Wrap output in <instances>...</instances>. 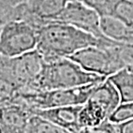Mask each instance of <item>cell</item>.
Returning a JSON list of instances; mask_svg holds the SVG:
<instances>
[{"label":"cell","mask_w":133,"mask_h":133,"mask_svg":"<svg viewBox=\"0 0 133 133\" xmlns=\"http://www.w3.org/2000/svg\"><path fill=\"white\" fill-rule=\"evenodd\" d=\"M113 17L133 29V0H107L101 17Z\"/></svg>","instance_id":"obj_12"},{"label":"cell","mask_w":133,"mask_h":133,"mask_svg":"<svg viewBox=\"0 0 133 133\" xmlns=\"http://www.w3.org/2000/svg\"><path fill=\"white\" fill-rule=\"evenodd\" d=\"M79 133H83V131H81V132H79Z\"/></svg>","instance_id":"obj_18"},{"label":"cell","mask_w":133,"mask_h":133,"mask_svg":"<svg viewBox=\"0 0 133 133\" xmlns=\"http://www.w3.org/2000/svg\"><path fill=\"white\" fill-rule=\"evenodd\" d=\"M108 78L118 89L121 103L133 101V66H124Z\"/></svg>","instance_id":"obj_13"},{"label":"cell","mask_w":133,"mask_h":133,"mask_svg":"<svg viewBox=\"0 0 133 133\" xmlns=\"http://www.w3.org/2000/svg\"><path fill=\"white\" fill-rule=\"evenodd\" d=\"M133 119V101L121 103L111 114L109 120L114 124H121Z\"/></svg>","instance_id":"obj_15"},{"label":"cell","mask_w":133,"mask_h":133,"mask_svg":"<svg viewBox=\"0 0 133 133\" xmlns=\"http://www.w3.org/2000/svg\"><path fill=\"white\" fill-rule=\"evenodd\" d=\"M83 133H120L118 124H114L110 120H106L104 123L92 128L82 130Z\"/></svg>","instance_id":"obj_16"},{"label":"cell","mask_w":133,"mask_h":133,"mask_svg":"<svg viewBox=\"0 0 133 133\" xmlns=\"http://www.w3.org/2000/svg\"><path fill=\"white\" fill-rule=\"evenodd\" d=\"M106 78L108 77H103L86 71L68 57L44 60L36 83L32 88L28 90L74 88L102 81Z\"/></svg>","instance_id":"obj_3"},{"label":"cell","mask_w":133,"mask_h":133,"mask_svg":"<svg viewBox=\"0 0 133 133\" xmlns=\"http://www.w3.org/2000/svg\"><path fill=\"white\" fill-rule=\"evenodd\" d=\"M44 63L37 49L14 57L0 55V103L32 88Z\"/></svg>","instance_id":"obj_2"},{"label":"cell","mask_w":133,"mask_h":133,"mask_svg":"<svg viewBox=\"0 0 133 133\" xmlns=\"http://www.w3.org/2000/svg\"><path fill=\"white\" fill-rule=\"evenodd\" d=\"M119 44L111 47L90 46L68 58L87 72L103 77H110L125 66L119 55Z\"/></svg>","instance_id":"obj_6"},{"label":"cell","mask_w":133,"mask_h":133,"mask_svg":"<svg viewBox=\"0 0 133 133\" xmlns=\"http://www.w3.org/2000/svg\"><path fill=\"white\" fill-rule=\"evenodd\" d=\"M25 133H72L64 128L58 126L41 117L35 115L31 117L26 128Z\"/></svg>","instance_id":"obj_14"},{"label":"cell","mask_w":133,"mask_h":133,"mask_svg":"<svg viewBox=\"0 0 133 133\" xmlns=\"http://www.w3.org/2000/svg\"><path fill=\"white\" fill-rule=\"evenodd\" d=\"M38 29L25 21L15 20L0 25V55L14 57L36 49Z\"/></svg>","instance_id":"obj_5"},{"label":"cell","mask_w":133,"mask_h":133,"mask_svg":"<svg viewBox=\"0 0 133 133\" xmlns=\"http://www.w3.org/2000/svg\"><path fill=\"white\" fill-rule=\"evenodd\" d=\"M100 18L99 13L82 0H71L60 15L57 22L71 24L104 41H111L105 37L101 30Z\"/></svg>","instance_id":"obj_7"},{"label":"cell","mask_w":133,"mask_h":133,"mask_svg":"<svg viewBox=\"0 0 133 133\" xmlns=\"http://www.w3.org/2000/svg\"><path fill=\"white\" fill-rule=\"evenodd\" d=\"M102 81L74 88L25 90L18 92L13 98L21 100L30 109H49L62 106L81 105L87 102L92 92Z\"/></svg>","instance_id":"obj_4"},{"label":"cell","mask_w":133,"mask_h":133,"mask_svg":"<svg viewBox=\"0 0 133 133\" xmlns=\"http://www.w3.org/2000/svg\"><path fill=\"white\" fill-rule=\"evenodd\" d=\"M100 27L108 39L118 43L127 44L133 42V29L113 17H101Z\"/></svg>","instance_id":"obj_11"},{"label":"cell","mask_w":133,"mask_h":133,"mask_svg":"<svg viewBox=\"0 0 133 133\" xmlns=\"http://www.w3.org/2000/svg\"><path fill=\"white\" fill-rule=\"evenodd\" d=\"M81 106L82 105L49 109H31V111L35 115L62 127L66 131L72 133H79L82 131L79 122V114Z\"/></svg>","instance_id":"obj_9"},{"label":"cell","mask_w":133,"mask_h":133,"mask_svg":"<svg viewBox=\"0 0 133 133\" xmlns=\"http://www.w3.org/2000/svg\"><path fill=\"white\" fill-rule=\"evenodd\" d=\"M27 1L28 0H0V13L14 9Z\"/></svg>","instance_id":"obj_17"},{"label":"cell","mask_w":133,"mask_h":133,"mask_svg":"<svg viewBox=\"0 0 133 133\" xmlns=\"http://www.w3.org/2000/svg\"><path fill=\"white\" fill-rule=\"evenodd\" d=\"M119 43L104 41L71 24L53 22L38 30L36 49L44 60L69 57L76 52L90 46H115Z\"/></svg>","instance_id":"obj_1"},{"label":"cell","mask_w":133,"mask_h":133,"mask_svg":"<svg viewBox=\"0 0 133 133\" xmlns=\"http://www.w3.org/2000/svg\"><path fill=\"white\" fill-rule=\"evenodd\" d=\"M1 133H25L33 116L31 109L17 98L0 103Z\"/></svg>","instance_id":"obj_8"},{"label":"cell","mask_w":133,"mask_h":133,"mask_svg":"<svg viewBox=\"0 0 133 133\" xmlns=\"http://www.w3.org/2000/svg\"><path fill=\"white\" fill-rule=\"evenodd\" d=\"M87 100L100 108L109 118L121 104L120 94L109 78L100 82Z\"/></svg>","instance_id":"obj_10"}]
</instances>
